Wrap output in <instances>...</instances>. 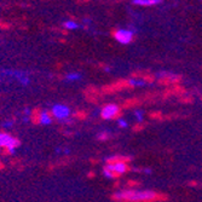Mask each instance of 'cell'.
Listing matches in <instances>:
<instances>
[{
	"mask_svg": "<svg viewBox=\"0 0 202 202\" xmlns=\"http://www.w3.org/2000/svg\"><path fill=\"white\" fill-rule=\"evenodd\" d=\"M52 114L54 115V117H57L59 120H64V119H68V116L70 115V109L67 105L56 104L52 108Z\"/></svg>",
	"mask_w": 202,
	"mask_h": 202,
	"instance_id": "cell-4",
	"label": "cell"
},
{
	"mask_svg": "<svg viewBox=\"0 0 202 202\" xmlns=\"http://www.w3.org/2000/svg\"><path fill=\"white\" fill-rule=\"evenodd\" d=\"M2 73L4 74H7L8 76H11V77H15L16 80H18L22 85H28L29 83V77L24 74V73H22V71H17V70H2Z\"/></svg>",
	"mask_w": 202,
	"mask_h": 202,
	"instance_id": "cell-5",
	"label": "cell"
},
{
	"mask_svg": "<svg viewBox=\"0 0 202 202\" xmlns=\"http://www.w3.org/2000/svg\"><path fill=\"white\" fill-rule=\"evenodd\" d=\"M64 27L67 29H76L77 28V23L74 22V21H67V22H64Z\"/></svg>",
	"mask_w": 202,
	"mask_h": 202,
	"instance_id": "cell-12",
	"label": "cell"
},
{
	"mask_svg": "<svg viewBox=\"0 0 202 202\" xmlns=\"http://www.w3.org/2000/svg\"><path fill=\"white\" fill-rule=\"evenodd\" d=\"M80 77H81V75L79 73H70L67 75V80H69V81H76Z\"/></svg>",
	"mask_w": 202,
	"mask_h": 202,
	"instance_id": "cell-10",
	"label": "cell"
},
{
	"mask_svg": "<svg viewBox=\"0 0 202 202\" xmlns=\"http://www.w3.org/2000/svg\"><path fill=\"white\" fill-rule=\"evenodd\" d=\"M11 125H12L11 122H6V123H5V126H6V127H8V126H11Z\"/></svg>",
	"mask_w": 202,
	"mask_h": 202,
	"instance_id": "cell-16",
	"label": "cell"
},
{
	"mask_svg": "<svg viewBox=\"0 0 202 202\" xmlns=\"http://www.w3.org/2000/svg\"><path fill=\"white\" fill-rule=\"evenodd\" d=\"M117 112H119V106L116 104H109L102 109V117L103 119H112L114 116H116Z\"/></svg>",
	"mask_w": 202,
	"mask_h": 202,
	"instance_id": "cell-6",
	"label": "cell"
},
{
	"mask_svg": "<svg viewBox=\"0 0 202 202\" xmlns=\"http://www.w3.org/2000/svg\"><path fill=\"white\" fill-rule=\"evenodd\" d=\"M128 82L132 86H143V85H145V81L144 80H139V79H131Z\"/></svg>",
	"mask_w": 202,
	"mask_h": 202,
	"instance_id": "cell-11",
	"label": "cell"
},
{
	"mask_svg": "<svg viewBox=\"0 0 202 202\" xmlns=\"http://www.w3.org/2000/svg\"><path fill=\"white\" fill-rule=\"evenodd\" d=\"M119 126H120V127H122V128H125V127H127V123H126V121H125V120L120 119V120H119Z\"/></svg>",
	"mask_w": 202,
	"mask_h": 202,
	"instance_id": "cell-14",
	"label": "cell"
},
{
	"mask_svg": "<svg viewBox=\"0 0 202 202\" xmlns=\"http://www.w3.org/2000/svg\"><path fill=\"white\" fill-rule=\"evenodd\" d=\"M114 37L116 41H119L120 44L127 45L132 41L133 39V31L129 29H117L114 34Z\"/></svg>",
	"mask_w": 202,
	"mask_h": 202,
	"instance_id": "cell-2",
	"label": "cell"
},
{
	"mask_svg": "<svg viewBox=\"0 0 202 202\" xmlns=\"http://www.w3.org/2000/svg\"><path fill=\"white\" fill-rule=\"evenodd\" d=\"M18 145H19V142L16 138H13L6 133H0V146H4L7 150H11Z\"/></svg>",
	"mask_w": 202,
	"mask_h": 202,
	"instance_id": "cell-3",
	"label": "cell"
},
{
	"mask_svg": "<svg viewBox=\"0 0 202 202\" xmlns=\"http://www.w3.org/2000/svg\"><path fill=\"white\" fill-rule=\"evenodd\" d=\"M105 168H108L110 172H112L115 175H117V174H122L127 171V165L125 162H112V163L108 165Z\"/></svg>",
	"mask_w": 202,
	"mask_h": 202,
	"instance_id": "cell-7",
	"label": "cell"
},
{
	"mask_svg": "<svg viewBox=\"0 0 202 202\" xmlns=\"http://www.w3.org/2000/svg\"><path fill=\"white\" fill-rule=\"evenodd\" d=\"M160 0H134L133 4L134 5H142V6H152V5H157L160 4Z\"/></svg>",
	"mask_w": 202,
	"mask_h": 202,
	"instance_id": "cell-8",
	"label": "cell"
},
{
	"mask_svg": "<svg viewBox=\"0 0 202 202\" xmlns=\"http://www.w3.org/2000/svg\"><path fill=\"white\" fill-rule=\"evenodd\" d=\"M115 197L128 202H149L156 200L158 196L151 190H122L116 192Z\"/></svg>",
	"mask_w": 202,
	"mask_h": 202,
	"instance_id": "cell-1",
	"label": "cell"
},
{
	"mask_svg": "<svg viewBox=\"0 0 202 202\" xmlns=\"http://www.w3.org/2000/svg\"><path fill=\"white\" fill-rule=\"evenodd\" d=\"M24 112H25V115H29V114H30V110H29L28 108H25V109H24Z\"/></svg>",
	"mask_w": 202,
	"mask_h": 202,
	"instance_id": "cell-15",
	"label": "cell"
},
{
	"mask_svg": "<svg viewBox=\"0 0 202 202\" xmlns=\"http://www.w3.org/2000/svg\"><path fill=\"white\" fill-rule=\"evenodd\" d=\"M40 123L41 125H48V123H51V117H50V115L46 111L41 112V115H40Z\"/></svg>",
	"mask_w": 202,
	"mask_h": 202,
	"instance_id": "cell-9",
	"label": "cell"
},
{
	"mask_svg": "<svg viewBox=\"0 0 202 202\" xmlns=\"http://www.w3.org/2000/svg\"><path fill=\"white\" fill-rule=\"evenodd\" d=\"M134 115H135V117H137V120H138L139 122H140V121H143V115H142V111H139V110H137Z\"/></svg>",
	"mask_w": 202,
	"mask_h": 202,
	"instance_id": "cell-13",
	"label": "cell"
}]
</instances>
